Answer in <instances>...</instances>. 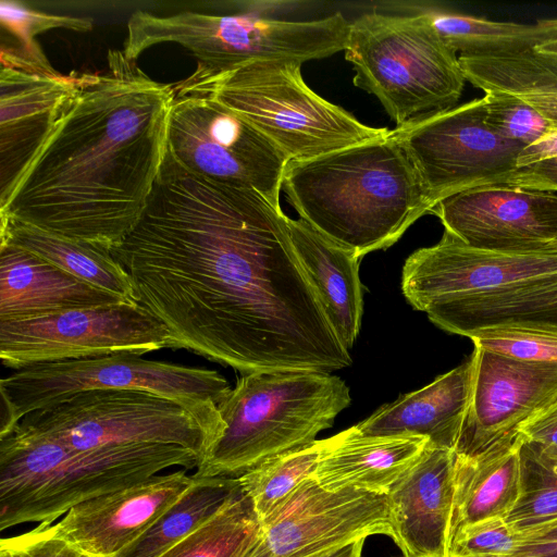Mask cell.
Instances as JSON below:
<instances>
[{
	"instance_id": "cell-3",
	"label": "cell",
	"mask_w": 557,
	"mask_h": 557,
	"mask_svg": "<svg viewBox=\"0 0 557 557\" xmlns=\"http://www.w3.org/2000/svg\"><path fill=\"white\" fill-rule=\"evenodd\" d=\"M282 190L300 219L360 259L395 244L432 209L393 129L383 138L290 160Z\"/></svg>"
},
{
	"instance_id": "cell-25",
	"label": "cell",
	"mask_w": 557,
	"mask_h": 557,
	"mask_svg": "<svg viewBox=\"0 0 557 557\" xmlns=\"http://www.w3.org/2000/svg\"><path fill=\"white\" fill-rule=\"evenodd\" d=\"M423 312L438 327L466 337L474 330L500 323L557 322V274L458 297Z\"/></svg>"
},
{
	"instance_id": "cell-40",
	"label": "cell",
	"mask_w": 557,
	"mask_h": 557,
	"mask_svg": "<svg viewBox=\"0 0 557 557\" xmlns=\"http://www.w3.org/2000/svg\"><path fill=\"white\" fill-rule=\"evenodd\" d=\"M519 433L530 442L557 449V399L529 419Z\"/></svg>"
},
{
	"instance_id": "cell-45",
	"label": "cell",
	"mask_w": 557,
	"mask_h": 557,
	"mask_svg": "<svg viewBox=\"0 0 557 557\" xmlns=\"http://www.w3.org/2000/svg\"><path fill=\"white\" fill-rule=\"evenodd\" d=\"M555 242H557V239Z\"/></svg>"
},
{
	"instance_id": "cell-41",
	"label": "cell",
	"mask_w": 557,
	"mask_h": 557,
	"mask_svg": "<svg viewBox=\"0 0 557 557\" xmlns=\"http://www.w3.org/2000/svg\"><path fill=\"white\" fill-rule=\"evenodd\" d=\"M552 158H557V132L522 149L517 160V168Z\"/></svg>"
},
{
	"instance_id": "cell-26",
	"label": "cell",
	"mask_w": 557,
	"mask_h": 557,
	"mask_svg": "<svg viewBox=\"0 0 557 557\" xmlns=\"http://www.w3.org/2000/svg\"><path fill=\"white\" fill-rule=\"evenodd\" d=\"M0 244L25 249L98 288L137 304L128 273L110 250L48 232L7 214H0Z\"/></svg>"
},
{
	"instance_id": "cell-33",
	"label": "cell",
	"mask_w": 557,
	"mask_h": 557,
	"mask_svg": "<svg viewBox=\"0 0 557 557\" xmlns=\"http://www.w3.org/2000/svg\"><path fill=\"white\" fill-rule=\"evenodd\" d=\"M474 347L506 357L557 363V322L518 321L470 332Z\"/></svg>"
},
{
	"instance_id": "cell-32",
	"label": "cell",
	"mask_w": 557,
	"mask_h": 557,
	"mask_svg": "<svg viewBox=\"0 0 557 557\" xmlns=\"http://www.w3.org/2000/svg\"><path fill=\"white\" fill-rule=\"evenodd\" d=\"M519 498L505 518L515 530L557 520V454L521 435Z\"/></svg>"
},
{
	"instance_id": "cell-39",
	"label": "cell",
	"mask_w": 557,
	"mask_h": 557,
	"mask_svg": "<svg viewBox=\"0 0 557 557\" xmlns=\"http://www.w3.org/2000/svg\"><path fill=\"white\" fill-rule=\"evenodd\" d=\"M519 532L518 543L505 557H557V520Z\"/></svg>"
},
{
	"instance_id": "cell-23",
	"label": "cell",
	"mask_w": 557,
	"mask_h": 557,
	"mask_svg": "<svg viewBox=\"0 0 557 557\" xmlns=\"http://www.w3.org/2000/svg\"><path fill=\"white\" fill-rule=\"evenodd\" d=\"M290 238L336 334L349 350L359 334L363 288L358 258L302 219L287 216Z\"/></svg>"
},
{
	"instance_id": "cell-8",
	"label": "cell",
	"mask_w": 557,
	"mask_h": 557,
	"mask_svg": "<svg viewBox=\"0 0 557 557\" xmlns=\"http://www.w3.org/2000/svg\"><path fill=\"white\" fill-rule=\"evenodd\" d=\"M92 389H134L169 398L188 410L214 443L224 430L218 405L231 387L215 370L133 354L33 364L0 381V438L26 414Z\"/></svg>"
},
{
	"instance_id": "cell-14",
	"label": "cell",
	"mask_w": 557,
	"mask_h": 557,
	"mask_svg": "<svg viewBox=\"0 0 557 557\" xmlns=\"http://www.w3.org/2000/svg\"><path fill=\"white\" fill-rule=\"evenodd\" d=\"M81 73L63 75L32 62L18 49H1L0 210L46 145L76 96Z\"/></svg>"
},
{
	"instance_id": "cell-19",
	"label": "cell",
	"mask_w": 557,
	"mask_h": 557,
	"mask_svg": "<svg viewBox=\"0 0 557 557\" xmlns=\"http://www.w3.org/2000/svg\"><path fill=\"white\" fill-rule=\"evenodd\" d=\"M455 451L430 444L387 493L404 557H449Z\"/></svg>"
},
{
	"instance_id": "cell-5",
	"label": "cell",
	"mask_w": 557,
	"mask_h": 557,
	"mask_svg": "<svg viewBox=\"0 0 557 557\" xmlns=\"http://www.w3.org/2000/svg\"><path fill=\"white\" fill-rule=\"evenodd\" d=\"M350 401L345 381L331 373L243 374L218 405L224 430L194 474L238 478L270 458L307 446Z\"/></svg>"
},
{
	"instance_id": "cell-20",
	"label": "cell",
	"mask_w": 557,
	"mask_h": 557,
	"mask_svg": "<svg viewBox=\"0 0 557 557\" xmlns=\"http://www.w3.org/2000/svg\"><path fill=\"white\" fill-rule=\"evenodd\" d=\"M472 356L426 386L385 404L354 425L362 436L419 435L455 451L471 400Z\"/></svg>"
},
{
	"instance_id": "cell-15",
	"label": "cell",
	"mask_w": 557,
	"mask_h": 557,
	"mask_svg": "<svg viewBox=\"0 0 557 557\" xmlns=\"http://www.w3.org/2000/svg\"><path fill=\"white\" fill-rule=\"evenodd\" d=\"M557 274V242L537 249L488 250L444 231L441 240L405 261L401 290L417 310L458 297Z\"/></svg>"
},
{
	"instance_id": "cell-13",
	"label": "cell",
	"mask_w": 557,
	"mask_h": 557,
	"mask_svg": "<svg viewBox=\"0 0 557 557\" xmlns=\"http://www.w3.org/2000/svg\"><path fill=\"white\" fill-rule=\"evenodd\" d=\"M376 534L397 544L387 494L326 491L309 478L260 521L255 541L242 557H322Z\"/></svg>"
},
{
	"instance_id": "cell-44",
	"label": "cell",
	"mask_w": 557,
	"mask_h": 557,
	"mask_svg": "<svg viewBox=\"0 0 557 557\" xmlns=\"http://www.w3.org/2000/svg\"><path fill=\"white\" fill-rule=\"evenodd\" d=\"M546 448H547V447H546ZM549 449H552L555 454H557V449H553V448H549Z\"/></svg>"
},
{
	"instance_id": "cell-29",
	"label": "cell",
	"mask_w": 557,
	"mask_h": 557,
	"mask_svg": "<svg viewBox=\"0 0 557 557\" xmlns=\"http://www.w3.org/2000/svg\"><path fill=\"white\" fill-rule=\"evenodd\" d=\"M425 13L443 41L455 52L460 51V55L515 53L534 48L557 34L553 20L525 25L438 9Z\"/></svg>"
},
{
	"instance_id": "cell-21",
	"label": "cell",
	"mask_w": 557,
	"mask_h": 557,
	"mask_svg": "<svg viewBox=\"0 0 557 557\" xmlns=\"http://www.w3.org/2000/svg\"><path fill=\"white\" fill-rule=\"evenodd\" d=\"M122 301L25 249L0 244V322Z\"/></svg>"
},
{
	"instance_id": "cell-22",
	"label": "cell",
	"mask_w": 557,
	"mask_h": 557,
	"mask_svg": "<svg viewBox=\"0 0 557 557\" xmlns=\"http://www.w3.org/2000/svg\"><path fill=\"white\" fill-rule=\"evenodd\" d=\"M428 445L424 436H362L351 426L330 437L312 478L326 491L387 494Z\"/></svg>"
},
{
	"instance_id": "cell-28",
	"label": "cell",
	"mask_w": 557,
	"mask_h": 557,
	"mask_svg": "<svg viewBox=\"0 0 557 557\" xmlns=\"http://www.w3.org/2000/svg\"><path fill=\"white\" fill-rule=\"evenodd\" d=\"M238 478L197 476L137 540L115 557H158L213 519L242 493Z\"/></svg>"
},
{
	"instance_id": "cell-31",
	"label": "cell",
	"mask_w": 557,
	"mask_h": 557,
	"mask_svg": "<svg viewBox=\"0 0 557 557\" xmlns=\"http://www.w3.org/2000/svg\"><path fill=\"white\" fill-rule=\"evenodd\" d=\"M259 529L252 504L242 492L208 523L158 557H242Z\"/></svg>"
},
{
	"instance_id": "cell-10",
	"label": "cell",
	"mask_w": 557,
	"mask_h": 557,
	"mask_svg": "<svg viewBox=\"0 0 557 557\" xmlns=\"http://www.w3.org/2000/svg\"><path fill=\"white\" fill-rule=\"evenodd\" d=\"M168 148L187 170L250 188L281 208L287 156L246 119L206 96H175Z\"/></svg>"
},
{
	"instance_id": "cell-42",
	"label": "cell",
	"mask_w": 557,
	"mask_h": 557,
	"mask_svg": "<svg viewBox=\"0 0 557 557\" xmlns=\"http://www.w3.org/2000/svg\"><path fill=\"white\" fill-rule=\"evenodd\" d=\"M363 543V539L354 541L322 557H361Z\"/></svg>"
},
{
	"instance_id": "cell-30",
	"label": "cell",
	"mask_w": 557,
	"mask_h": 557,
	"mask_svg": "<svg viewBox=\"0 0 557 557\" xmlns=\"http://www.w3.org/2000/svg\"><path fill=\"white\" fill-rule=\"evenodd\" d=\"M330 437L270 458L238 476L259 519L268 517L305 480L312 478Z\"/></svg>"
},
{
	"instance_id": "cell-36",
	"label": "cell",
	"mask_w": 557,
	"mask_h": 557,
	"mask_svg": "<svg viewBox=\"0 0 557 557\" xmlns=\"http://www.w3.org/2000/svg\"><path fill=\"white\" fill-rule=\"evenodd\" d=\"M519 539L520 532L505 518L483 520L462 528L453 536L449 557H505Z\"/></svg>"
},
{
	"instance_id": "cell-38",
	"label": "cell",
	"mask_w": 557,
	"mask_h": 557,
	"mask_svg": "<svg viewBox=\"0 0 557 557\" xmlns=\"http://www.w3.org/2000/svg\"><path fill=\"white\" fill-rule=\"evenodd\" d=\"M500 185L528 190L557 191V158L517 168Z\"/></svg>"
},
{
	"instance_id": "cell-16",
	"label": "cell",
	"mask_w": 557,
	"mask_h": 557,
	"mask_svg": "<svg viewBox=\"0 0 557 557\" xmlns=\"http://www.w3.org/2000/svg\"><path fill=\"white\" fill-rule=\"evenodd\" d=\"M471 400L455 453L475 455L519 434L557 399V363L525 361L474 347Z\"/></svg>"
},
{
	"instance_id": "cell-2",
	"label": "cell",
	"mask_w": 557,
	"mask_h": 557,
	"mask_svg": "<svg viewBox=\"0 0 557 557\" xmlns=\"http://www.w3.org/2000/svg\"><path fill=\"white\" fill-rule=\"evenodd\" d=\"M107 60L106 72L81 73L76 96L0 214L111 251L146 208L175 91L121 50Z\"/></svg>"
},
{
	"instance_id": "cell-12",
	"label": "cell",
	"mask_w": 557,
	"mask_h": 557,
	"mask_svg": "<svg viewBox=\"0 0 557 557\" xmlns=\"http://www.w3.org/2000/svg\"><path fill=\"white\" fill-rule=\"evenodd\" d=\"M393 132L419 174L432 208L460 191L500 185L517 169L525 148L487 125L483 97Z\"/></svg>"
},
{
	"instance_id": "cell-37",
	"label": "cell",
	"mask_w": 557,
	"mask_h": 557,
	"mask_svg": "<svg viewBox=\"0 0 557 557\" xmlns=\"http://www.w3.org/2000/svg\"><path fill=\"white\" fill-rule=\"evenodd\" d=\"M0 557H92L55 534L52 524L0 542Z\"/></svg>"
},
{
	"instance_id": "cell-1",
	"label": "cell",
	"mask_w": 557,
	"mask_h": 557,
	"mask_svg": "<svg viewBox=\"0 0 557 557\" xmlns=\"http://www.w3.org/2000/svg\"><path fill=\"white\" fill-rule=\"evenodd\" d=\"M111 253L171 349L242 374L351 364L283 210L187 170L169 148L140 219Z\"/></svg>"
},
{
	"instance_id": "cell-27",
	"label": "cell",
	"mask_w": 557,
	"mask_h": 557,
	"mask_svg": "<svg viewBox=\"0 0 557 557\" xmlns=\"http://www.w3.org/2000/svg\"><path fill=\"white\" fill-rule=\"evenodd\" d=\"M466 81L483 92L513 96L557 126V59L533 48L506 54L459 55Z\"/></svg>"
},
{
	"instance_id": "cell-9",
	"label": "cell",
	"mask_w": 557,
	"mask_h": 557,
	"mask_svg": "<svg viewBox=\"0 0 557 557\" xmlns=\"http://www.w3.org/2000/svg\"><path fill=\"white\" fill-rule=\"evenodd\" d=\"M76 449L162 444L200 459L212 437L180 404L143 391L92 389L26 414L16 425Z\"/></svg>"
},
{
	"instance_id": "cell-35",
	"label": "cell",
	"mask_w": 557,
	"mask_h": 557,
	"mask_svg": "<svg viewBox=\"0 0 557 557\" xmlns=\"http://www.w3.org/2000/svg\"><path fill=\"white\" fill-rule=\"evenodd\" d=\"M485 121L502 137L528 147L557 132L535 108L513 96L484 92Z\"/></svg>"
},
{
	"instance_id": "cell-11",
	"label": "cell",
	"mask_w": 557,
	"mask_h": 557,
	"mask_svg": "<svg viewBox=\"0 0 557 557\" xmlns=\"http://www.w3.org/2000/svg\"><path fill=\"white\" fill-rule=\"evenodd\" d=\"M166 327L138 304L79 308L0 322V359L20 370L33 364L169 348Z\"/></svg>"
},
{
	"instance_id": "cell-6",
	"label": "cell",
	"mask_w": 557,
	"mask_h": 557,
	"mask_svg": "<svg viewBox=\"0 0 557 557\" xmlns=\"http://www.w3.org/2000/svg\"><path fill=\"white\" fill-rule=\"evenodd\" d=\"M175 96L218 100L259 129L290 160L313 159L386 137L392 129L361 123L315 94L304 81L301 63L256 61L230 72L193 73L173 85Z\"/></svg>"
},
{
	"instance_id": "cell-34",
	"label": "cell",
	"mask_w": 557,
	"mask_h": 557,
	"mask_svg": "<svg viewBox=\"0 0 557 557\" xmlns=\"http://www.w3.org/2000/svg\"><path fill=\"white\" fill-rule=\"evenodd\" d=\"M0 21L4 29L17 38L18 50L25 58L41 66H51L35 36L54 28L86 33L94 27L90 18L57 15L32 10L16 1H0Z\"/></svg>"
},
{
	"instance_id": "cell-43",
	"label": "cell",
	"mask_w": 557,
	"mask_h": 557,
	"mask_svg": "<svg viewBox=\"0 0 557 557\" xmlns=\"http://www.w3.org/2000/svg\"><path fill=\"white\" fill-rule=\"evenodd\" d=\"M556 27H557V18H553ZM534 51L541 55L557 59V34L552 38L543 41L542 44L535 46Z\"/></svg>"
},
{
	"instance_id": "cell-24",
	"label": "cell",
	"mask_w": 557,
	"mask_h": 557,
	"mask_svg": "<svg viewBox=\"0 0 557 557\" xmlns=\"http://www.w3.org/2000/svg\"><path fill=\"white\" fill-rule=\"evenodd\" d=\"M521 434L502 440L471 456L455 453L450 541L462 528L506 518L521 486Z\"/></svg>"
},
{
	"instance_id": "cell-4",
	"label": "cell",
	"mask_w": 557,
	"mask_h": 557,
	"mask_svg": "<svg viewBox=\"0 0 557 557\" xmlns=\"http://www.w3.org/2000/svg\"><path fill=\"white\" fill-rule=\"evenodd\" d=\"M199 456L177 445L76 449L15 426L0 438V530L52 524L74 506L158 472L196 469Z\"/></svg>"
},
{
	"instance_id": "cell-7",
	"label": "cell",
	"mask_w": 557,
	"mask_h": 557,
	"mask_svg": "<svg viewBox=\"0 0 557 557\" xmlns=\"http://www.w3.org/2000/svg\"><path fill=\"white\" fill-rule=\"evenodd\" d=\"M345 58L354 84L375 96L396 128L456 107L466 82L456 52L425 11L368 12L350 22Z\"/></svg>"
},
{
	"instance_id": "cell-18",
	"label": "cell",
	"mask_w": 557,
	"mask_h": 557,
	"mask_svg": "<svg viewBox=\"0 0 557 557\" xmlns=\"http://www.w3.org/2000/svg\"><path fill=\"white\" fill-rule=\"evenodd\" d=\"M178 470L85 500L52 524L57 535L92 557H115L187 490L193 474Z\"/></svg>"
},
{
	"instance_id": "cell-17",
	"label": "cell",
	"mask_w": 557,
	"mask_h": 557,
	"mask_svg": "<svg viewBox=\"0 0 557 557\" xmlns=\"http://www.w3.org/2000/svg\"><path fill=\"white\" fill-rule=\"evenodd\" d=\"M430 213L473 248L537 249L557 239V195L552 191L481 186L441 200Z\"/></svg>"
}]
</instances>
